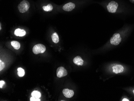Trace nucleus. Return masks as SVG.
I'll list each match as a JSON object with an SVG mask.
<instances>
[{
	"instance_id": "2",
	"label": "nucleus",
	"mask_w": 134,
	"mask_h": 101,
	"mask_svg": "<svg viewBox=\"0 0 134 101\" xmlns=\"http://www.w3.org/2000/svg\"><path fill=\"white\" fill-rule=\"evenodd\" d=\"M46 50V48L44 45L42 44H38L34 46L33 48V53L38 54L40 53H44Z\"/></svg>"
},
{
	"instance_id": "10",
	"label": "nucleus",
	"mask_w": 134,
	"mask_h": 101,
	"mask_svg": "<svg viewBox=\"0 0 134 101\" xmlns=\"http://www.w3.org/2000/svg\"><path fill=\"white\" fill-rule=\"evenodd\" d=\"M26 31L24 29H17L15 31V35L17 36L23 37L26 35Z\"/></svg>"
},
{
	"instance_id": "6",
	"label": "nucleus",
	"mask_w": 134,
	"mask_h": 101,
	"mask_svg": "<svg viewBox=\"0 0 134 101\" xmlns=\"http://www.w3.org/2000/svg\"><path fill=\"white\" fill-rule=\"evenodd\" d=\"M75 7V4L72 2H69L65 4L63 7V10L66 11H70Z\"/></svg>"
},
{
	"instance_id": "3",
	"label": "nucleus",
	"mask_w": 134,
	"mask_h": 101,
	"mask_svg": "<svg viewBox=\"0 0 134 101\" xmlns=\"http://www.w3.org/2000/svg\"><path fill=\"white\" fill-rule=\"evenodd\" d=\"M122 39L119 33H115L110 39V43L112 45L117 46L121 42Z\"/></svg>"
},
{
	"instance_id": "4",
	"label": "nucleus",
	"mask_w": 134,
	"mask_h": 101,
	"mask_svg": "<svg viewBox=\"0 0 134 101\" xmlns=\"http://www.w3.org/2000/svg\"><path fill=\"white\" fill-rule=\"evenodd\" d=\"M118 7V4L115 1H112L107 6V9L110 13H114L116 12Z\"/></svg>"
},
{
	"instance_id": "5",
	"label": "nucleus",
	"mask_w": 134,
	"mask_h": 101,
	"mask_svg": "<svg viewBox=\"0 0 134 101\" xmlns=\"http://www.w3.org/2000/svg\"><path fill=\"white\" fill-rule=\"evenodd\" d=\"M57 76L59 78H61L68 75L67 70L63 67H59L57 68L56 71Z\"/></svg>"
},
{
	"instance_id": "18",
	"label": "nucleus",
	"mask_w": 134,
	"mask_h": 101,
	"mask_svg": "<svg viewBox=\"0 0 134 101\" xmlns=\"http://www.w3.org/2000/svg\"><path fill=\"white\" fill-rule=\"evenodd\" d=\"M5 84V82L4 81H0V88L1 89L2 88Z\"/></svg>"
},
{
	"instance_id": "16",
	"label": "nucleus",
	"mask_w": 134,
	"mask_h": 101,
	"mask_svg": "<svg viewBox=\"0 0 134 101\" xmlns=\"http://www.w3.org/2000/svg\"><path fill=\"white\" fill-rule=\"evenodd\" d=\"M4 67H5V65H4V63L0 60V71L3 70L4 68Z\"/></svg>"
},
{
	"instance_id": "9",
	"label": "nucleus",
	"mask_w": 134,
	"mask_h": 101,
	"mask_svg": "<svg viewBox=\"0 0 134 101\" xmlns=\"http://www.w3.org/2000/svg\"><path fill=\"white\" fill-rule=\"evenodd\" d=\"M74 63L78 65H83L84 61L82 58L80 56H77L74 58L73 60Z\"/></svg>"
},
{
	"instance_id": "14",
	"label": "nucleus",
	"mask_w": 134,
	"mask_h": 101,
	"mask_svg": "<svg viewBox=\"0 0 134 101\" xmlns=\"http://www.w3.org/2000/svg\"><path fill=\"white\" fill-rule=\"evenodd\" d=\"M17 74H18V76L19 77H23L25 75V70L21 68H19L17 69Z\"/></svg>"
},
{
	"instance_id": "1",
	"label": "nucleus",
	"mask_w": 134,
	"mask_h": 101,
	"mask_svg": "<svg viewBox=\"0 0 134 101\" xmlns=\"http://www.w3.org/2000/svg\"><path fill=\"white\" fill-rule=\"evenodd\" d=\"M30 4L28 1L23 0L18 5V9L21 13H25L29 9Z\"/></svg>"
},
{
	"instance_id": "15",
	"label": "nucleus",
	"mask_w": 134,
	"mask_h": 101,
	"mask_svg": "<svg viewBox=\"0 0 134 101\" xmlns=\"http://www.w3.org/2000/svg\"><path fill=\"white\" fill-rule=\"evenodd\" d=\"M31 96L32 97H35L36 98H40L41 96L40 92L37 91H34L31 93Z\"/></svg>"
},
{
	"instance_id": "20",
	"label": "nucleus",
	"mask_w": 134,
	"mask_h": 101,
	"mask_svg": "<svg viewBox=\"0 0 134 101\" xmlns=\"http://www.w3.org/2000/svg\"><path fill=\"white\" fill-rule=\"evenodd\" d=\"M133 94H134V90L133 91Z\"/></svg>"
},
{
	"instance_id": "13",
	"label": "nucleus",
	"mask_w": 134,
	"mask_h": 101,
	"mask_svg": "<svg viewBox=\"0 0 134 101\" xmlns=\"http://www.w3.org/2000/svg\"><path fill=\"white\" fill-rule=\"evenodd\" d=\"M43 9L45 11L49 12L52 11L53 9V6L52 4H49L47 6H44L43 7Z\"/></svg>"
},
{
	"instance_id": "17",
	"label": "nucleus",
	"mask_w": 134,
	"mask_h": 101,
	"mask_svg": "<svg viewBox=\"0 0 134 101\" xmlns=\"http://www.w3.org/2000/svg\"><path fill=\"white\" fill-rule=\"evenodd\" d=\"M31 101H40L41 100L40 98H36L35 97H31L30 98Z\"/></svg>"
},
{
	"instance_id": "12",
	"label": "nucleus",
	"mask_w": 134,
	"mask_h": 101,
	"mask_svg": "<svg viewBox=\"0 0 134 101\" xmlns=\"http://www.w3.org/2000/svg\"><path fill=\"white\" fill-rule=\"evenodd\" d=\"M11 44L16 50H19L20 48V44L19 42L15 41H13L11 42Z\"/></svg>"
},
{
	"instance_id": "8",
	"label": "nucleus",
	"mask_w": 134,
	"mask_h": 101,
	"mask_svg": "<svg viewBox=\"0 0 134 101\" xmlns=\"http://www.w3.org/2000/svg\"><path fill=\"white\" fill-rule=\"evenodd\" d=\"M113 72L116 74L121 73L124 71V67L121 65H116L112 67Z\"/></svg>"
},
{
	"instance_id": "7",
	"label": "nucleus",
	"mask_w": 134,
	"mask_h": 101,
	"mask_svg": "<svg viewBox=\"0 0 134 101\" xmlns=\"http://www.w3.org/2000/svg\"><path fill=\"white\" fill-rule=\"evenodd\" d=\"M63 95L67 98H71L74 95V91L68 89H64L63 90Z\"/></svg>"
},
{
	"instance_id": "11",
	"label": "nucleus",
	"mask_w": 134,
	"mask_h": 101,
	"mask_svg": "<svg viewBox=\"0 0 134 101\" xmlns=\"http://www.w3.org/2000/svg\"><path fill=\"white\" fill-rule=\"evenodd\" d=\"M51 38H52L53 42L55 43H57L59 42V38L58 35L56 33H54L52 34L51 35Z\"/></svg>"
},
{
	"instance_id": "19",
	"label": "nucleus",
	"mask_w": 134,
	"mask_h": 101,
	"mask_svg": "<svg viewBox=\"0 0 134 101\" xmlns=\"http://www.w3.org/2000/svg\"><path fill=\"white\" fill-rule=\"evenodd\" d=\"M122 101H129V100H128V99H125V98H124V99H123V100H122Z\"/></svg>"
}]
</instances>
